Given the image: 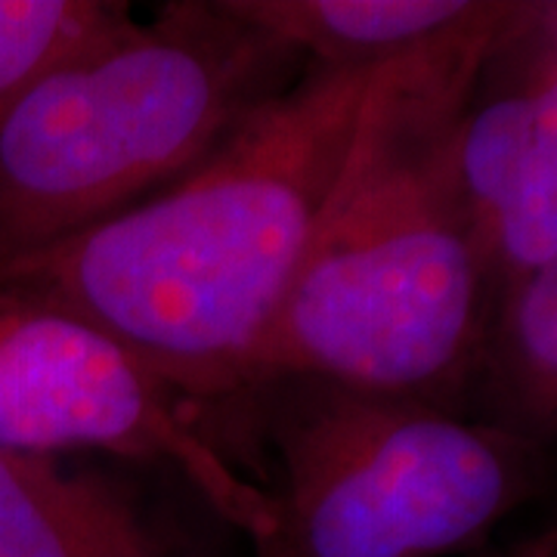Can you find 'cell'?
<instances>
[{"label": "cell", "mask_w": 557, "mask_h": 557, "mask_svg": "<svg viewBox=\"0 0 557 557\" xmlns=\"http://www.w3.org/2000/svg\"><path fill=\"white\" fill-rule=\"evenodd\" d=\"M533 78L502 87L480 100L478 90L458 115L449 139V171L458 205L478 236L493 270V239L502 211L520 177V164L533 124ZM496 288V285H493Z\"/></svg>", "instance_id": "obj_9"}, {"label": "cell", "mask_w": 557, "mask_h": 557, "mask_svg": "<svg viewBox=\"0 0 557 557\" xmlns=\"http://www.w3.org/2000/svg\"><path fill=\"white\" fill-rule=\"evenodd\" d=\"M474 394L498 424L557 440V251L496 304Z\"/></svg>", "instance_id": "obj_8"}, {"label": "cell", "mask_w": 557, "mask_h": 557, "mask_svg": "<svg viewBox=\"0 0 557 557\" xmlns=\"http://www.w3.org/2000/svg\"><path fill=\"white\" fill-rule=\"evenodd\" d=\"M307 69L226 0H174L40 78L0 119V260L168 189Z\"/></svg>", "instance_id": "obj_3"}, {"label": "cell", "mask_w": 557, "mask_h": 557, "mask_svg": "<svg viewBox=\"0 0 557 557\" xmlns=\"http://www.w3.org/2000/svg\"><path fill=\"white\" fill-rule=\"evenodd\" d=\"M0 449L106 453L174 471L251 545L276 498L248 478L180 394L119 341L53 300L0 285Z\"/></svg>", "instance_id": "obj_5"}, {"label": "cell", "mask_w": 557, "mask_h": 557, "mask_svg": "<svg viewBox=\"0 0 557 557\" xmlns=\"http://www.w3.org/2000/svg\"><path fill=\"white\" fill-rule=\"evenodd\" d=\"M255 557H292V555H288L285 542H282L276 530H273L267 539L255 542Z\"/></svg>", "instance_id": "obj_13"}, {"label": "cell", "mask_w": 557, "mask_h": 557, "mask_svg": "<svg viewBox=\"0 0 557 557\" xmlns=\"http://www.w3.org/2000/svg\"><path fill=\"white\" fill-rule=\"evenodd\" d=\"M292 557H446L536 496L548 443L456 409L329 381L260 384Z\"/></svg>", "instance_id": "obj_4"}, {"label": "cell", "mask_w": 557, "mask_h": 557, "mask_svg": "<svg viewBox=\"0 0 557 557\" xmlns=\"http://www.w3.org/2000/svg\"><path fill=\"white\" fill-rule=\"evenodd\" d=\"M307 65L379 69L478 20L486 0H226Z\"/></svg>", "instance_id": "obj_7"}, {"label": "cell", "mask_w": 557, "mask_h": 557, "mask_svg": "<svg viewBox=\"0 0 557 557\" xmlns=\"http://www.w3.org/2000/svg\"><path fill=\"white\" fill-rule=\"evenodd\" d=\"M557 251V50L533 78V124L520 177L493 239L496 304Z\"/></svg>", "instance_id": "obj_10"}, {"label": "cell", "mask_w": 557, "mask_h": 557, "mask_svg": "<svg viewBox=\"0 0 557 557\" xmlns=\"http://www.w3.org/2000/svg\"><path fill=\"white\" fill-rule=\"evenodd\" d=\"M0 557H189L137 490L60 456L0 449Z\"/></svg>", "instance_id": "obj_6"}, {"label": "cell", "mask_w": 557, "mask_h": 557, "mask_svg": "<svg viewBox=\"0 0 557 557\" xmlns=\"http://www.w3.org/2000/svg\"><path fill=\"white\" fill-rule=\"evenodd\" d=\"M379 69L307 65L168 189L0 260V285L94 322L201 409L242 397Z\"/></svg>", "instance_id": "obj_2"}, {"label": "cell", "mask_w": 557, "mask_h": 557, "mask_svg": "<svg viewBox=\"0 0 557 557\" xmlns=\"http://www.w3.org/2000/svg\"><path fill=\"white\" fill-rule=\"evenodd\" d=\"M131 16L124 0H0V119L40 78Z\"/></svg>", "instance_id": "obj_11"}, {"label": "cell", "mask_w": 557, "mask_h": 557, "mask_svg": "<svg viewBox=\"0 0 557 557\" xmlns=\"http://www.w3.org/2000/svg\"><path fill=\"white\" fill-rule=\"evenodd\" d=\"M539 7L486 0L478 20L375 72L242 397L310 379L453 409L474 391L496 288L458 205L449 139L490 60Z\"/></svg>", "instance_id": "obj_1"}, {"label": "cell", "mask_w": 557, "mask_h": 557, "mask_svg": "<svg viewBox=\"0 0 557 557\" xmlns=\"http://www.w3.org/2000/svg\"><path fill=\"white\" fill-rule=\"evenodd\" d=\"M505 557H557V520L552 527H545L539 536L520 542L518 548H511Z\"/></svg>", "instance_id": "obj_12"}]
</instances>
